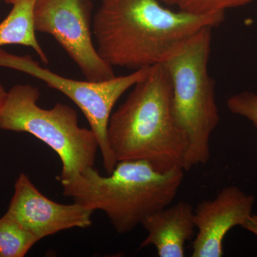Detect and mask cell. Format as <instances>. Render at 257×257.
<instances>
[{
    "instance_id": "1",
    "label": "cell",
    "mask_w": 257,
    "mask_h": 257,
    "mask_svg": "<svg viewBox=\"0 0 257 257\" xmlns=\"http://www.w3.org/2000/svg\"><path fill=\"white\" fill-rule=\"evenodd\" d=\"M161 3L101 0L92 20L99 55L113 67L134 71L163 64L199 30L224 20L225 14H189Z\"/></svg>"
},
{
    "instance_id": "2",
    "label": "cell",
    "mask_w": 257,
    "mask_h": 257,
    "mask_svg": "<svg viewBox=\"0 0 257 257\" xmlns=\"http://www.w3.org/2000/svg\"><path fill=\"white\" fill-rule=\"evenodd\" d=\"M107 140L118 162L143 160L161 172L183 169L188 141L172 112V83L163 64L152 66L111 115Z\"/></svg>"
},
{
    "instance_id": "3",
    "label": "cell",
    "mask_w": 257,
    "mask_h": 257,
    "mask_svg": "<svg viewBox=\"0 0 257 257\" xmlns=\"http://www.w3.org/2000/svg\"><path fill=\"white\" fill-rule=\"evenodd\" d=\"M107 175L89 167L61 185L65 197L93 211H104L115 231L124 234L173 202L184 170L161 172L146 161H121Z\"/></svg>"
},
{
    "instance_id": "4",
    "label": "cell",
    "mask_w": 257,
    "mask_h": 257,
    "mask_svg": "<svg viewBox=\"0 0 257 257\" xmlns=\"http://www.w3.org/2000/svg\"><path fill=\"white\" fill-rule=\"evenodd\" d=\"M212 27H206L163 64L172 83V112L188 141L183 170L204 165L210 158V139L219 122L215 82L208 71Z\"/></svg>"
},
{
    "instance_id": "5",
    "label": "cell",
    "mask_w": 257,
    "mask_h": 257,
    "mask_svg": "<svg viewBox=\"0 0 257 257\" xmlns=\"http://www.w3.org/2000/svg\"><path fill=\"white\" fill-rule=\"evenodd\" d=\"M40 97L30 84L12 87L0 108V130L30 134L50 147L62 162L57 180L67 183L94 167L99 145L91 128L79 126L75 109L62 103L43 109Z\"/></svg>"
},
{
    "instance_id": "6",
    "label": "cell",
    "mask_w": 257,
    "mask_h": 257,
    "mask_svg": "<svg viewBox=\"0 0 257 257\" xmlns=\"http://www.w3.org/2000/svg\"><path fill=\"white\" fill-rule=\"evenodd\" d=\"M0 67L13 69L42 81L73 101L85 117L99 145L106 175L117 161L107 140V128L113 107L123 94L148 74L150 67L104 82L79 81L64 77L42 67L30 55H16L0 48Z\"/></svg>"
},
{
    "instance_id": "7",
    "label": "cell",
    "mask_w": 257,
    "mask_h": 257,
    "mask_svg": "<svg viewBox=\"0 0 257 257\" xmlns=\"http://www.w3.org/2000/svg\"><path fill=\"white\" fill-rule=\"evenodd\" d=\"M92 0H36V32L55 39L86 79L104 82L116 77L114 68L98 53L92 40Z\"/></svg>"
},
{
    "instance_id": "8",
    "label": "cell",
    "mask_w": 257,
    "mask_h": 257,
    "mask_svg": "<svg viewBox=\"0 0 257 257\" xmlns=\"http://www.w3.org/2000/svg\"><path fill=\"white\" fill-rule=\"evenodd\" d=\"M94 211L74 202L62 204L44 196L28 175H19L6 214L39 240L72 228L92 226Z\"/></svg>"
},
{
    "instance_id": "9",
    "label": "cell",
    "mask_w": 257,
    "mask_h": 257,
    "mask_svg": "<svg viewBox=\"0 0 257 257\" xmlns=\"http://www.w3.org/2000/svg\"><path fill=\"white\" fill-rule=\"evenodd\" d=\"M254 203L253 196L236 186L224 187L214 199L199 202L194 209L197 234L192 256H222L225 236L235 226L242 227Z\"/></svg>"
},
{
    "instance_id": "10",
    "label": "cell",
    "mask_w": 257,
    "mask_h": 257,
    "mask_svg": "<svg viewBox=\"0 0 257 257\" xmlns=\"http://www.w3.org/2000/svg\"><path fill=\"white\" fill-rule=\"evenodd\" d=\"M142 225L147 236L140 248L155 246L160 257H184L185 243L195 233L194 208L179 202L149 216Z\"/></svg>"
},
{
    "instance_id": "11",
    "label": "cell",
    "mask_w": 257,
    "mask_h": 257,
    "mask_svg": "<svg viewBox=\"0 0 257 257\" xmlns=\"http://www.w3.org/2000/svg\"><path fill=\"white\" fill-rule=\"evenodd\" d=\"M36 0H5L12 10L0 23V47L18 45L30 47L43 64L49 59L36 37L34 23V8Z\"/></svg>"
},
{
    "instance_id": "12",
    "label": "cell",
    "mask_w": 257,
    "mask_h": 257,
    "mask_svg": "<svg viewBox=\"0 0 257 257\" xmlns=\"http://www.w3.org/2000/svg\"><path fill=\"white\" fill-rule=\"evenodd\" d=\"M39 241L6 213L0 218V257H24Z\"/></svg>"
},
{
    "instance_id": "13",
    "label": "cell",
    "mask_w": 257,
    "mask_h": 257,
    "mask_svg": "<svg viewBox=\"0 0 257 257\" xmlns=\"http://www.w3.org/2000/svg\"><path fill=\"white\" fill-rule=\"evenodd\" d=\"M179 11L195 15L225 14L227 10L241 8L257 0H160Z\"/></svg>"
},
{
    "instance_id": "14",
    "label": "cell",
    "mask_w": 257,
    "mask_h": 257,
    "mask_svg": "<svg viewBox=\"0 0 257 257\" xmlns=\"http://www.w3.org/2000/svg\"><path fill=\"white\" fill-rule=\"evenodd\" d=\"M228 109L233 114L249 120L257 128V94L242 92L231 96L227 100Z\"/></svg>"
},
{
    "instance_id": "15",
    "label": "cell",
    "mask_w": 257,
    "mask_h": 257,
    "mask_svg": "<svg viewBox=\"0 0 257 257\" xmlns=\"http://www.w3.org/2000/svg\"><path fill=\"white\" fill-rule=\"evenodd\" d=\"M242 227L257 236V214H251Z\"/></svg>"
},
{
    "instance_id": "16",
    "label": "cell",
    "mask_w": 257,
    "mask_h": 257,
    "mask_svg": "<svg viewBox=\"0 0 257 257\" xmlns=\"http://www.w3.org/2000/svg\"><path fill=\"white\" fill-rule=\"evenodd\" d=\"M6 94L7 91L5 90V88L3 87V86L1 84H0V108H1L2 105H3V102H4Z\"/></svg>"
},
{
    "instance_id": "17",
    "label": "cell",
    "mask_w": 257,
    "mask_h": 257,
    "mask_svg": "<svg viewBox=\"0 0 257 257\" xmlns=\"http://www.w3.org/2000/svg\"><path fill=\"white\" fill-rule=\"evenodd\" d=\"M2 0H0V3H1Z\"/></svg>"
}]
</instances>
